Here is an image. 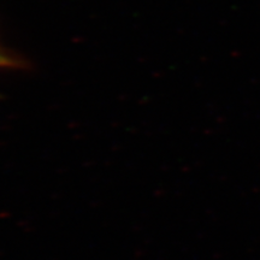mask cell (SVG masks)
<instances>
[{
  "mask_svg": "<svg viewBox=\"0 0 260 260\" xmlns=\"http://www.w3.org/2000/svg\"><path fill=\"white\" fill-rule=\"evenodd\" d=\"M25 63L0 45V69H21Z\"/></svg>",
  "mask_w": 260,
  "mask_h": 260,
  "instance_id": "1",
  "label": "cell"
}]
</instances>
